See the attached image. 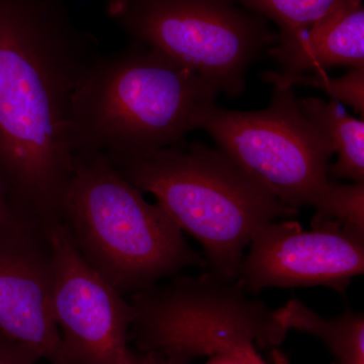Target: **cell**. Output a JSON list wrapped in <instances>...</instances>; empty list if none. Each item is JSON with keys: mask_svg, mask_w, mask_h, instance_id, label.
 <instances>
[{"mask_svg": "<svg viewBox=\"0 0 364 364\" xmlns=\"http://www.w3.org/2000/svg\"><path fill=\"white\" fill-rule=\"evenodd\" d=\"M124 364H174L166 360V359L160 358L153 353L148 352H141V353H135L132 351L130 358Z\"/></svg>", "mask_w": 364, "mask_h": 364, "instance_id": "cell-20", "label": "cell"}, {"mask_svg": "<svg viewBox=\"0 0 364 364\" xmlns=\"http://www.w3.org/2000/svg\"><path fill=\"white\" fill-rule=\"evenodd\" d=\"M205 364H289L287 358L279 350L272 352V361L268 363L260 354H219L210 356Z\"/></svg>", "mask_w": 364, "mask_h": 364, "instance_id": "cell-17", "label": "cell"}, {"mask_svg": "<svg viewBox=\"0 0 364 364\" xmlns=\"http://www.w3.org/2000/svg\"><path fill=\"white\" fill-rule=\"evenodd\" d=\"M98 54L66 0H0V184L41 228L61 222L72 98Z\"/></svg>", "mask_w": 364, "mask_h": 364, "instance_id": "cell-1", "label": "cell"}, {"mask_svg": "<svg viewBox=\"0 0 364 364\" xmlns=\"http://www.w3.org/2000/svg\"><path fill=\"white\" fill-rule=\"evenodd\" d=\"M279 28V37L296 35L351 0H235Z\"/></svg>", "mask_w": 364, "mask_h": 364, "instance_id": "cell-14", "label": "cell"}, {"mask_svg": "<svg viewBox=\"0 0 364 364\" xmlns=\"http://www.w3.org/2000/svg\"><path fill=\"white\" fill-rule=\"evenodd\" d=\"M262 77L265 81L279 87L314 86L329 93L334 100L351 105L363 117L364 68H351L346 75L340 78L329 77L323 71H317L314 75H286L280 72H267L263 74Z\"/></svg>", "mask_w": 364, "mask_h": 364, "instance_id": "cell-15", "label": "cell"}, {"mask_svg": "<svg viewBox=\"0 0 364 364\" xmlns=\"http://www.w3.org/2000/svg\"><path fill=\"white\" fill-rule=\"evenodd\" d=\"M218 93L200 74L135 43L98 54L72 98L73 156H128L176 145L200 128Z\"/></svg>", "mask_w": 364, "mask_h": 364, "instance_id": "cell-2", "label": "cell"}, {"mask_svg": "<svg viewBox=\"0 0 364 364\" xmlns=\"http://www.w3.org/2000/svg\"><path fill=\"white\" fill-rule=\"evenodd\" d=\"M249 246L236 279L246 291L321 286L344 293L364 272V230L333 220L314 217L309 231L298 222H272Z\"/></svg>", "mask_w": 364, "mask_h": 364, "instance_id": "cell-9", "label": "cell"}, {"mask_svg": "<svg viewBox=\"0 0 364 364\" xmlns=\"http://www.w3.org/2000/svg\"><path fill=\"white\" fill-rule=\"evenodd\" d=\"M207 131L232 161L289 207L317 208L329 188V139L301 112L293 88L274 86L258 112L215 105L203 117Z\"/></svg>", "mask_w": 364, "mask_h": 364, "instance_id": "cell-7", "label": "cell"}, {"mask_svg": "<svg viewBox=\"0 0 364 364\" xmlns=\"http://www.w3.org/2000/svg\"><path fill=\"white\" fill-rule=\"evenodd\" d=\"M40 360L0 337V364H39Z\"/></svg>", "mask_w": 364, "mask_h": 364, "instance_id": "cell-19", "label": "cell"}, {"mask_svg": "<svg viewBox=\"0 0 364 364\" xmlns=\"http://www.w3.org/2000/svg\"><path fill=\"white\" fill-rule=\"evenodd\" d=\"M314 217L364 230V183L330 182Z\"/></svg>", "mask_w": 364, "mask_h": 364, "instance_id": "cell-16", "label": "cell"}, {"mask_svg": "<svg viewBox=\"0 0 364 364\" xmlns=\"http://www.w3.org/2000/svg\"><path fill=\"white\" fill-rule=\"evenodd\" d=\"M304 116L317 127L332 144L338 160L329 166L334 178L364 183V122L347 114L336 100L317 97L299 100Z\"/></svg>", "mask_w": 364, "mask_h": 364, "instance_id": "cell-12", "label": "cell"}, {"mask_svg": "<svg viewBox=\"0 0 364 364\" xmlns=\"http://www.w3.org/2000/svg\"><path fill=\"white\" fill-rule=\"evenodd\" d=\"M279 324L317 337L338 358L340 364H364V318L363 314L347 312L340 317L318 316L298 299H291L274 310Z\"/></svg>", "mask_w": 364, "mask_h": 364, "instance_id": "cell-13", "label": "cell"}, {"mask_svg": "<svg viewBox=\"0 0 364 364\" xmlns=\"http://www.w3.org/2000/svg\"><path fill=\"white\" fill-rule=\"evenodd\" d=\"M268 52L286 75L335 66L364 68L363 0L347 2L296 35L279 37Z\"/></svg>", "mask_w": 364, "mask_h": 364, "instance_id": "cell-11", "label": "cell"}, {"mask_svg": "<svg viewBox=\"0 0 364 364\" xmlns=\"http://www.w3.org/2000/svg\"><path fill=\"white\" fill-rule=\"evenodd\" d=\"M130 333L141 352L174 364L219 354H257L277 346L287 331L274 311L249 299L237 280L207 272L178 277L132 294Z\"/></svg>", "mask_w": 364, "mask_h": 364, "instance_id": "cell-5", "label": "cell"}, {"mask_svg": "<svg viewBox=\"0 0 364 364\" xmlns=\"http://www.w3.org/2000/svg\"><path fill=\"white\" fill-rule=\"evenodd\" d=\"M105 157L200 242L210 272L222 279H237L246 248L261 228L298 214L221 150L200 142Z\"/></svg>", "mask_w": 364, "mask_h": 364, "instance_id": "cell-3", "label": "cell"}, {"mask_svg": "<svg viewBox=\"0 0 364 364\" xmlns=\"http://www.w3.org/2000/svg\"><path fill=\"white\" fill-rule=\"evenodd\" d=\"M25 225H35L14 208L6 191L0 184V228L20 227ZM37 226V225H35Z\"/></svg>", "mask_w": 364, "mask_h": 364, "instance_id": "cell-18", "label": "cell"}, {"mask_svg": "<svg viewBox=\"0 0 364 364\" xmlns=\"http://www.w3.org/2000/svg\"><path fill=\"white\" fill-rule=\"evenodd\" d=\"M107 14L130 37L238 97L248 67L279 39L267 20L235 0H107Z\"/></svg>", "mask_w": 364, "mask_h": 364, "instance_id": "cell-6", "label": "cell"}, {"mask_svg": "<svg viewBox=\"0 0 364 364\" xmlns=\"http://www.w3.org/2000/svg\"><path fill=\"white\" fill-rule=\"evenodd\" d=\"M61 223L83 259L122 294L207 263L165 210L102 154L74 156Z\"/></svg>", "mask_w": 364, "mask_h": 364, "instance_id": "cell-4", "label": "cell"}, {"mask_svg": "<svg viewBox=\"0 0 364 364\" xmlns=\"http://www.w3.org/2000/svg\"><path fill=\"white\" fill-rule=\"evenodd\" d=\"M52 309L66 364H124L133 310L78 252L62 223L45 227Z\"/></svg>", "mask_w": 364, "mask_h": 364, "instance_id": "cell-8", "label": "cell"}, {"mask_svg": "<svg viewBox=\"0 0 364 364\" xmlns=\"http://www.w3.org/2000/svg\"><path fill=\"white\" fill-rule=\"evenodd\" d=\"M0 337L39 360L66 364L52 309V262L44 230L0 228Z\"/></svg>", "mask_w": 364, "mask_h": 364, "instance_id": "cell-10", "label": "cell"}]
</instances>
